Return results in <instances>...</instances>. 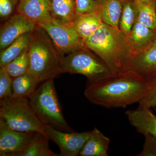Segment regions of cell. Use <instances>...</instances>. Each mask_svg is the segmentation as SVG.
<instances>
[{
  "label": "cell",
  "mask_w": 156,
  "mask_h": 156,
  "mask_svg": "<svg viewBox=\"0 0 156 156\" xmlns=\"http://www.w3.org/2000/svg\"><path fill=\"white\" fill-rule=\"evenodd\" d=\"M0 121L14 131L45 134L44 126L34 112L28 99L10 97L0 100Z\"/></svg>",
  "instance_id": "cell-5"
},
{
  "label": "cell",
  "mask_w": 156,
  "mask_h": 156,
  "mask_svg": "<svg viewBox=\"0 0 156 156\" xmlns=\"http://www.w3.org/2000/svg\"><path fill=\"white\" fill-rule=\"evenodd\" d=\"M87 50L80 49L64 56L62 73L83 75L88 79L87 83H96L115 74L101 58Z\"/></svg>",
  "instance_id": "cell-6"
},
{
  "label": "cell",
  "mask_w": 156,
  "mask_h": 156,
  "mask_svg": "<svg viewBox=\"0 0 156 156\" xmlns=\"http://www.w3.org/2000/svg\"><path fill=\"white\" fill-rule=\"evenodd\" d=\"M144 3H148V4H153L156 3V0H139Z\"/></svg>",
  "instance_id": "cell-30"
},
{
  "label": "cell",
  "mask_w": 156,
  "mask_h": 156,
  "mask_svg": "<svg viewBox=\"0 0 156 156\" xmlns=\"http://www.w3.org/2000/svg\"><path fill=\"white\" fill-rule=\"evenodd\" d=\"M37 24L22 14L17 13L9 17L0 29V50L7 48L20 37L32 32Z\"/></svg>",
  "instance_id": "cell-9"
},
{
  "label": "cell",
  "mask_w": 156,
  "mask_h": 156,
  "mask_svg": "<svg viewBox=\"0 0 156 156\" xmlns=\"http://www.w3.org/2000/svg\"><path fill=\"white\" fill-rule=\"evenodd\" d=\"M40 83L30 73L13 79L11 97L29 99L35 92Z\"/></svg>",
  "instance_id": "cell-20"
},
{
  "label": "cell",
  "mask_w": 156,
  "mask_h": 156,
  "mask_svg": "<svg viewBox=\"0 0 156 156\" xmlns=\"http://www.w3.org/2000/svg\"><path fill=\"white\" fill-rule=\"evenodd\" d=\"M35 133L14 131L0 121V156H17L25 148Z\"/></svg>",
  "instance_id": "cell-10"
},
{
  "label": "cell",
  "mask_w": 156,
  "mask_h": 156,
  "mask_svg": "<svg viewBox=\"0 0 156 156\" xmlns=\"http://www.w3.org/2000/svg\"><path fill=\"white\" fill-rule=\"evenodd\" d=\"M103 23L100 15L97 12L90 14H76L73 25L85 43V41Z\"/></svg>",
  "instance_id": "cell-16"
},
{
  "label": "cell",
  "mask_w": 156,
  "mask_h": 156,
  "mask_svg": "<svg viewBox=\"0 0 156 156\" xmlns=\"http://www.w3.org/2000/svg\"><path fill=\"white\" fill-rule=\"evenodd\" d=\"M115 73L122 72L131 56L126 36L120 30L103 23L84 43Z\"/></svg>",
  "instance_id": "cell-3"
},
{
  "label": "cell",
  "mask_w": 156,
  "mask_h": 156,
  "mask_svg": "<svg viewBox=\"0 0 156 156\" xmlns=\"http://www.w3.org/2000/svg\"><path fill=\"white\" fill-rule=\"evenodd\" d=\"M135 73L147 80L156 74V39L145 50L132 56L123 72Z\"/></svg>",
  "instance_id": "cell-11"
},
{
  "label": "cell",
  "mask_w": 156,
  "mask_h": 156,
  "mask_svg": "<svg viewBox=\"0 0 156 156\" xmlns=\"http://www.w3.org/2000/svg\"><path fill=\"white\" fill-rule=\"evenodd\" d=\"M156 31L143 25L136 19L131 32L126 36L131 50V57L145 50L156 39Z\"/></svg>",
  "instance_id": "cell-12"
},
{
  "label": "cell",
  "mask_w": 156,
  "mask_h": 156,
  "mask_svg": "<svg viewBox=\"0 0 156 156\" xmlns=\"http://www.w3.org/2000/svg\"></svg>",
  "instance_id": "cell-33"
},
{
  "label": "cell",
  "mask_w": 156,
  "mask_h": 156,
  "mask_svg": "<svg viewBox=\"0 0 156 156\" xmlns=\"http://www.w3.org/2000/svg\"><path fill=\"white\" fill-rule=\"evenodd\" d=\"M103 1V0H97L98 2V5H99V4H100V3H101V2H102Z\"/></svg>",
  "instance_id": "cell-31"
},
{
  "label": "cell",
  "mask_w": 156,
  "mask_h": 156,
  "mask_svg": "<svg viewBox=\"0 0 156 156\" xmlns=\"http://www.w3.org/2000/svg\"><path fill=\"white\" fill-rule=\"evenodd\" d=\"M98 5V12L103 23L119 29L122 0H103Z\"/></svg>",
  "instance_id": "cell-17"
},
{
  "label": "cell",
  "mask_w": 156,
  "mask_h": 156,
  "mask_svg": "<svg viewBox=\"0 0 156 156\" xmlns=\"http://www.w3.org/2000/svg\"><path fill=\"white\" fill-rule=\"evenodd\" d=\"M28 53L29 72L39 83L54 79L62 74L64 56L59 53L49 35L38 25L32 33Z\"/></svg>",
  "instance_id": "cell-2"
},
{
  "label": "cell",
  "mask_w": 156,
  "mask_h": 156,
  "mask_svg": "<svg viewBox=\"0 0 156 156\" xmlns=\"http://www.w3.org/2000/svg\"><path fill=\"white\" fill-rule=\"evenodd\" d=\"M98 5L97 0H76V14L96 13Z\"/></svg>",
  "instance_id": "cell-27"
},
{
  "label": "cell",
  "mask_w": 156,
  "mask_h": 156,
  "mask_svg": "<svg viewBox=\"0 0 156 156\" xmlns=\"http://www.w3.org/2000/svg\"><path fill=\"white\" fill-rule=\"evenodd\" d=\"M51 16L64 24L73 25L75 17L76 0H50Z\"/></svg>",
  "instance_id": "cell-18"
},
{
  "label": "cell",
  "mask_w": 156,
  "mask_h": 156,
  "mask_svg": "<svg viewBox=\"0 0 156 156\" xmlns=\"http://www.w3.org/2000/svg\"><path fill=\"white\" fill-rule=\"evenodd\" d=\"M32 32L24 34L16 39L7 48L1 50L0 69H4L15 58L19 57L28 49Z\"/></svg>",
  "instance_id": "cell-19"
},
{
  "label": "cell",
  "mask_w": 156,
  "mask_h": 156,
  "mask_svg": "<svg viewBox=\"0 0 156 156\" xmlns=\"http://www.w3.org/2000/svg\"><path fill=\"white\" fill-rule=\"evenodd\" d=\"M145 141L141 153L137 156H156V137L150 134H146Z\"/></svg>",
  "instance_id": "cell-29"
},
{
  "label": "cell",
  "mask_w": 156,
  "mask_h": 156,
  "mask_svg": "<svg viewBox=\"0 0 156 156\" xmlns=\"http://www.w3.org/2000/svg\"><path fill=\"white\" fill-rule=\"evenodd\" d=\"M19 0H0V17L5 19L12 16L16 9Z\"/></svg>",
  "instance_id": "cell-28"
},
{
  "label": "cell",
  "mask_w": 156,
  "mask_h": 156,
  "mask_svg": "<svg viewBox=\"0 0 156 156\" xmlns=\"http://www.w3.org/2000/svg\"><path fill=\"white\" fill-rule=\"evenodd\" d=\"M28 100L34 112L44 126H51L64 132L75 131L65 119L54 79L42 82Z\"/></svg>",
  "instance_id": "cell-4"
},
{
  "label": "cell",
  "mask_w": 156,
  "mask_h": 156,
  "mask_svg": "<svg viewBox=\"0 0 156 156\" xmlns=\"http://www.w3.org/2000/svg\"><path fill=\"white\" fill-rule=\"evenodd\" d=\"M45 132L49 140L58 146L60 156L79 155L90 134V131L71 132L59 131L50 126H45Z\"/></svg>",
  "instance_id": "cell-8"
},
{
  "label": "cell",
  "mask_w": 156,
  "mask_h": 156,
  "mask_svg": "<svg viewBox=\"0 0 156 156\" xmlns=\"http://www.w3.org/2000/svg\"><path fill=\"white\" fill-rule=\"evenodd\" d=\"M149 81L147 91L139 102V107L156 108V74Z\"/></svg>",
  "instance_id": "cell-25"
},
{
  "label": "cell",
  "mask_w": 156,
  "mask_h": 156,
  "mask_svg": "<svg viewBox=\"0 0 156 156\" xmlns=\"http://www.w3.org/2000/svg\"><path fill=\"white\" fill-rule=\"evenodd\" d=\"M29 60L27 49L4 69L8 74L13 79L29 72Z\"/></svg>",
  "instance_id": "cell-24"
},
{
  "label": "cell",
  "mask_w": 156,
  "mask_h": 156,
  "mask_svg": "<svg viewBox=\"0 0 156 156\" xmlns=\"http://www.w3.org/2000/svg\"><path fill=\"white\" fill-rule=\"evenodd\" d=\"M110 139L95 128L90 131L87 142L81 151V156H108Z\"/></svg>",
  "instance_id": "cell-15"
},
{
  "label": "cell",
  "mask_w": 156,
  "mask_h": 156,
  "mask_svg": "<svg viewBox=\"0 0 156 156\" xmlns=\"http://www.w3.org/2000/svg\"><path fill=\"white\" fill-rule=\"evenodd\" d=\"M37 25L49 35L57 50L63 56L86 48L83 40L73 25L64 24L53 17L50 20Z\"/></svg>",
  "instance_id": "cell-7"
},
{
  "label": "cell",
  "mask_w": 156,
  "mask_h": 156,
  "mask_svg": "<svg viewBox=\"0 0 156 156\" xmlns=\"http://www.w3.org/2000/svg\"><path fill=\"white\" fill-rule=\"evenodd\" d=\"M16 12L27 17L37 25L52 18L50 0H19Z\"/></svg>",
  "instance_id": "cell-13"
},
{
  "label": "cell",
  "mask_w": 156,
  "mask_h": 156,
  "mask_svg": "<svg viewBox=\"0 0 156 156\" xmlns=\"http://www.w3.org/2000/svg\"><path fill=\"white\" fill-rule=\"evenodd\" d=\"M126 114L129 122L139 133L156 137V116L151 108L138 107L136 109L127 111Z\"/></svg>",
  "instance_id": "cell-14"
},
{
  "label": "cell",
  "mask_w": 156,
  "mask_h": 156,
  "mask_svg": "<svg viewBox=\"0 0 156 156\" xmlns=\"http://www.w3.org/2000/svg\"><path fill=\"white\" fill-rule=\"evenodd\" d=\"M13 79L5 69H0V100L11 97Z\"/></svg>",
  "instance_id": "cell-26"
},
{
  "label": "cell",
  "mask_w": 156,
  "mask_h": 156,
  "mask_svg": "<svg viewBox=\"0 0 156 156\" xmlns=\"http://www.w3.org/2000/svg\"><path fill=\"white\" fill-rule=\"evenodd\" d=\"M123 7L119 23L120 30L125 35L130 33L135 20L136 11L134 0H122Z\"/></svg>",
  "instance_id": "cell-23"
},
{
  "label": "cell",
  "mask_w": 156,
  "mask_h": 156,
  "mask_svg": "<svg viewBox=\"0 0 156 156\" xmlns=\"http://www.w3.org/2000/svg\"><path fill=\"white\" fill-rule=\"evenodd\" d=\"M148 80L132 72L114 74L100 81L87 83L84 95L91 103L108 108L127 107L139 103L148 87Z\"/></svg>",
  "instance_id": "cell-1"
},
{
  "label": "cell",
  "mask_w": 156,
  "mask_h": 156,
  "mask_svg": "<svg viewBox=\"0 0 156 156\" xmlns=\"http://www.w3.org/2000/svg\"><path fill=\"white\" fill-rule=\"evenodd\" d=\"M49 139L46 134L37 132L25 148L17 156H58L49 147Z\"/></svg>",
  "instance_id": "cell-21"
},
{
  "label": "cell",
  "mask_w": 156,
  "mask_h": 156,
  "mask_svg": "<svg viewBox=\"0 0 156 156\" xmlns=\"http://www.w3.org/2000/svg\"><path fill=\"white\" fill-rule=\"evenodd\" d=\"M136 19L140 23L156 31V3L148 4L134 0Z\"/></svg>",
  "instance_id": "cell-22"
},
{
  "label": "cell",
  "mask_w": 156,
  "mask_h": 156,
  "mask_svg": "<svg viewBox=\"0 0 156 156\" xmlns=\"http://www.w3.org/2000/svg\"></svg>",
  "instance_id": "cell-32"
}]
</instances>
